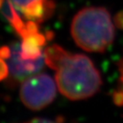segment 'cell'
<instances>
[{
    "instance_id": "9",
    "label": "cell",
    "mask_w": 123,
    "mask_h": 123,
    "mask_svg": "<svg viewBox=\"0 0 123 123\" xmlns=\"http://www.w3.org/2000/svg\"><path fill=\"white\" fill-rule=\"evenodd\" d=\"M10 54H11V50H10V47L9 46H3L0 48V57L3 59H8L10 57Z\"/></svg>"
},
{
    "instance_id": "10",
    "label": "cell",
    "mask_w": 123,
    "mask_h": 123,
    "mask_svg": "<svg viewBox=\"0 0 123 123\" xmlns=\"http://www.w3.org/2000/svg\"><path fill=\"white\" fill-rule=\"evenodd\" d=\"M115 23L118 27L123 29V11L118 13L115 17Z\"/></svg>"
},
{
    "instance_id": "8",
    "label": "cell",
    "mask_w": 123,
    "mask_h": 123,
    "mask_svg": "<svg viewBox=\"0 0 123 123\" xmlns=\"http://www.w3.org/2000/svg\"><path fill=\"white\" fill-rule=\"evenodd\" d=\"M9 74V67L4 62L3 58L0 57V81L3 80Z\"/></svg>"
},
{
    "instance_id": "6",
    "label": "cell",
    "mask_w": 123,
    "mask_h": 123,
    "mask_svg": "<svg viewBox=\"0 0 123 123\" xmlns=\"http://www.w3.org/2000/svg\"><path fill=\"white\" fill-rule=\"evenodd\" d=\"M21 56L24 59H36L43 54L42 46L46 41L45 37L41 33H27L22 37Z\"/></svg>"
},
{
    "instance_id": "3",
    "label": "cell",
    "mask_w": 123,
    "mask_h": 123,
    "mask_svg": "<svg viewBox=\"0 0 123 123\" xmlns=\"http://www.w3.org/2000/svg\"><path fill=\"white\" fill-rule=\"evenodd\" d=\"M56 95V84L50 75L38 74L23 81L20 98L23 104L32 110H39L52 103Z\"/></svg>"
},
{
    "instance_id": "7",
    "label": "cell",
    "mask_w": 123,
    "mask_h": 123,
    "mask_svg": "<svg viewBox=\"0 0 123 123\" xmlns=\"http://www.w3.org/2000/svg\"><path fill=\"white\" fill-rule=\"evenodd\" d=\"M119 80L118 86L113 95L114 102L119 106H123V57L120 61L119 64Z\"/></svg>"
},
{
    "instance_id": "4",
    "label": "cell",
    "mask_w": 123,
    "mask_h": 123,
    "mask_svg": "<svg viewBox=\"0 0 123 123\" xmlns=\"http://www.w3.org/2000/svg\"><path fill=\"white\" fill-rule=\"evenodd\" d=\"M10 54L8 58V67L10 73V82L16 84L22 82L28 77L40 71L45 62L43 53L36 59H24L21 56V44L15 42L10 44Z\"/></svg>"
},
{
    "instance_id": "2",
    "label": "cell",
    "mask_w": 123,
    "mask_h": 123,
    "mask_svg": "<svg viewBox=\"0 0 123 123\" xmlns=\"http://www.w3.org/2000/svg\"><path fill=\"white\" fill-rule=\"evenodd\" d=\"M71 35L75 44L89 52H104L115 39V26L104 7H86L74 16Z\"/></svg>"
},
{
    "instance_id": "1",
    "label": "cell",
    "mask_w": 123,
    "mask_h": 123,
    "mask_svg": "<svg viewBox=\"0 0 123 123\" xmlns=\"http://www.w3.org/2000/svg\"><path fill=\"white\" fill-rule=\"evenodd\" d=\"M45 63L56 71L58 90L70 100H82L95 95L102 78L92 61L82 54L68 52L58 44L44 50Z\"/></svg>"
},
{
    "instance_id": "11",
    "label": "cell",
    "mask_w": 123,
    "mask_h": 123,
    "mask_svg": "<svg viewBox=\"0 0 123 123\" xmlns=\"http://www.w3.org/2000/svg\"><path fill=\"white\" fill-rule=\"evenodd\" d=\"M4 2V0H0V7H2V6H3Z\"/></svg>"
},
{
    "instance_id": "5",
    "label": "cell",
    "mask_w": 123,
    "mask_h": 123,
    "mask_svg": "<svg viewBox=\"0 0 123 123\" xmlns=\"http://www.w3.org/2000/svg\"><path fill=\"white\" fill-rule=\"evenodd\" d=\"M17 10L29 21L41 23L53 14L55 4L52 0H10Z\"/></svg>"
}]
</instances>
